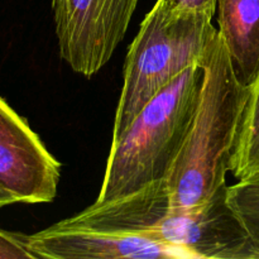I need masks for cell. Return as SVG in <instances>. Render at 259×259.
I'll use <instances>...</instances> for the list:
<instances>
[{
	"instance_id": "obj_1",
	"label": "cell",
	"mask_w": 259,
	"mask_h": 259,
	"mask_svg": "<svg viewBox=\"0 0 259 259\" xmlns=\"http://www.w3.org/2000/svg\"><path fill=\"white\" fill-rule=\"evenodd\" d=\"M204 83L181 149L166 177L172 210L206 202L225 185L249 88L235 76L219 34L202 62Z\"/></svg>"
},
{
	"instance_id": "obj_2",
	"label": "cell",
	"mask_w": 259,
	"mask_h": 259,
	"mask_svg": "<svg viewBox=\"0 0 259 259\" xmlns=\"http://www.w3.org/2000/svg\"><path fill=\"white\" fill-rule=\"evenodd\" d=\"M202 83V65L191 66L113 138L95 202L113 201L166 180L195 115Z\"/></svg>"
},
{
	"instance_id": "obj_3",
	"label": "cell",
	"mask_w": 259,
	"mask_h": 259,
	"mask_svg": "<svg viewBox=\"0 0 259 259\" xmlns=\"http://www.w3.org/2000/svg\"><path fill=\"white\" fill-rule=\"evenodd\" d=\"M217 34L211 18L175 12L157 0L126 53L113 138L184 71L202 65Z\"/></svg>"
},
{
	"instance_id": "obj_4",
	"label": "cell",
	"mask_w": 259,
	"mask_h": 259,
	"mask_svg": "<svg viewBox=\"0 0 259 259\" xmlns=\"http://www.w3.org/2000/svg\"><path fill=\"white\" fill-rule=\"evenodd\" d=\"M139 0H52L60 56L91 77L110 61Z\"/></svg>"
},
{
	"instance_id": "obj_5",
	"label": "cell",
	"mask_w": 259,
	"mask_h": 259,
	"mask_svg": "<svg viewBox=\"0 0 259 259\" xmlns=\"http://www.w3.org/2000/svg\"><path fill=\"white\" fill-rule=\"evenodd\" d=\"M149 238L181 248L192 259H259L244 224L228 200V186L189 210H172Z\"/></svg>"
},
{
	"instance_id": "obj_6",
	"label": "cell",
	"mask_w": 259,
	"mask_h": 259,
	"mask_svg": "<svg viewBox=\"0 0 259 259\" xmlns=\"http://www.w3.org/2000/svg\"><path fill=\"white\" fill-rule=\"evenodd\" d=\"M60 177V162L0 96V187L12 192L18 202H51L57 195Z\"/></svg>"
},
{
	"instance_id": "obj_7",
	"label": "cell",
	"mask_w": 259,
	"mask_h": 259,
	"mask_svg": "<svg viewBox=\"0 0 259 259\" xmlns=\"http://www.w3.org/2000/svg\"><path fill=\"white\" fill-rule=\"evenodd\" d=\"M33 258L47 259H192L181 248L138 234L52 227L25 235Z\"/></svg>"
},
{
	"instance_id": "obj_8",
	"label": "cell",
	"mask_w": 259,
	"mask_h": 259,
	"mask_svg": "<svg viewBox=\"0 0 259 259\" xmlns=\"http://www.w3.org/2000/svg\"><path fill=\"white\" fill-rule=\"evenodd\" d=\"M217 13L235 76L249 88L259 75V0H217Z\"/></svg>"
},
{
	"instance_id": "obj_9",
	"label": "cell",
	"mask_w": 259,
	"mask_h": 259,
	"mask_svg": "<svg viewBox=\"0 0 259 259\" xmlns=\"http://www.w3.org/2000/svg\"><path fill=\"white\" fill-rule=\"evenodd\" d=\"M230 171L238 180L259 172V75L249 86V95L235 141Z\"/></svg>"
},
{
	"instance_id": "obj_10",
	"label": "cell",
	"mask_w": 259,
	"mask_h": 259,
	"mask_svg": "<svg viewBox=\"0 0 259 259\" xmlns=\"http://www.w3.org/2000/svg\"><path fill=\"white\" fill-rule=\"evenodd\" d=\"M228 200L259 252V172L228 186Z\"/></svg>"
},
{
	"instance_id": "obj_11",
	"label": "cell",
	"mask_w": 259,
	"mask_h": 259,
	"mask_svg": "<svg viewBox=\"0 0 259 259\" xmlns=\"http://www.w3.org/2000/svg\"><path fill=\"white\" fill-rule=\"evenodd\" d=\"M0 259H34L25 245V234L0 229Z\"/></svg>"
},
{
	"instance_id": "obj_12",
	"label": "cell",
	"mask_w": 259,
	"mask_h": 259,
	"mask_svg": "<svg viewBox=\"0 0 259 259\" xmlns=\"http://www.w3.org/2000/svg\"><path fill=\"white\" fill-rule=\"evenodd\" d=\"M175 12L197 13L211 18L217 13V0H159Z\"/></svg>"
},
{
	"instance_id": "obj_13",
	"label": "cell",
	"mask_w": 259,
	"mask_h": 259,
	"mask_svg": "<svg viewBox=\"0 0 259 259\" xmlns=\"http://www.w3.org/2000/svg\"><path fill=\"white\" fill-rule=\"evenodd\" d=\"M18 200L12 192H9L8 190L2 189L0 187V209L4 206H8V205H12V204H17Z\"/></svg>"
}]
</instances>
